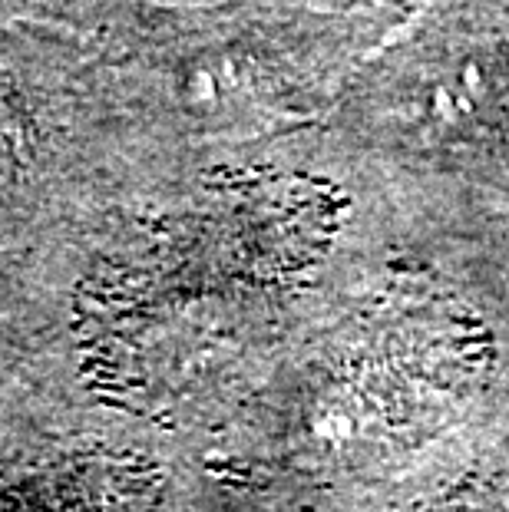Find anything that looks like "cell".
I'll use <instances>...</instances> for the list:
<instances>
[{
  "label": "cell",
  "instance_id": "2",
  "mask_svg": "<svg viewBox=\"0 0 509 512\" xmlns=\"http://www.w3.org/2000/svg\"><path fill=\"white\" fill-rule=\"evenodd\" d=\"M410 116L427 133L457 136L483 126L496 106V76L483 60H443L417 76L407 93Z\"/></svg>",
  "mask_w": 509,
  "mask_h": 512
},
{
  "label": "cell",
  "instance_id": "1",
  "mask_svg": "<svg viewBox=\"0 0 509 512\" xmlns=\"http://www.w3.org/2000/svg\"><path fill=\"white\" fill-rule=\"evenodd\" d=\"M146 149L96 37L0 24V235L60 248L136 215Z\"/></svg>",
  "mask_w": 509,
  "mask_h": 512
},
{
  "label": "cell",
  "instance_id": "3",
  "mask_svg": "<svg viewBox=\"0 0 509 512\" xmlns=\"http://www.w3.org/2000/svg\"><path fill=\"white\" fill-rule=\"evenodd\" d=\"M136 0H0V24H47L100 37Z\"/></svg>",
  "mask_w": 509,
  "mask_h": 512
}]
</instances>
